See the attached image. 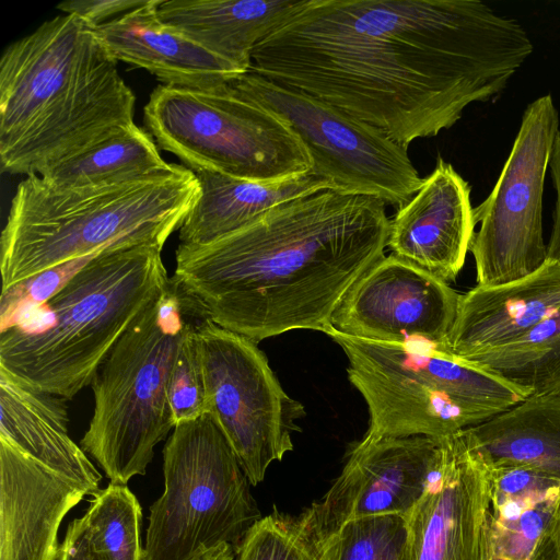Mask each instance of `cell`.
Returning <instances> with one entry per match:
<instances>
[{
    "label": "cell",
    "mask_w": 560,
    "mask_h": 560,
    "mask_svg": "<svg viewBox=\"0 0 560 560\" xmlns=\"http://www.w3.org/2000/svg\"><path fill=\"white\" fill-rule=\"evenodd\" d=\"M522 24L476 0H304L250 68L405 149L499 96L532 55Z\"/></svg>",
    "instance_id": "6da1fadb"
},
{
    "label": "cell",
    "mask_w": 560,
    "mask_h": 560,
    "mask_svg": "<svg viewBox=\"0 0 560 560\" xmlns=\"http://www.w3.org/2000/svg\"><path fill=\"white\" fill-rule=\"evenodd\" d=\"M388 232L381 199L319 190L214 242L179 244L173 278L210 320L256 343L295 329L325 334L385 256Z\"/></svg>",
    "instance_id": "7a4b0ae2"
},
{
    "label": "cell",
    "mask_w": 560,
    "mask_h": 560,
    "mask_svg": "<svg viewBox=\"0 0 560 560\" xmlns=\"http://www.w3.org/2000/svg\"><path fill=\"white\" fill-rule=\"evenodd\" d=\"M136 97L94 28L57 15L0 59L3 173L42 175L135 124Z\"/></svg>",
    "instance_id": "3957f363"
},
{
    "label": "cell",
    "mask_w": 560,
    "mask_h": 560,
    "mask_svg": "<svg viewBox=\"0 0 560 560\" xmlns=\"http://www.w3.org/2000/svg\"><path fill=\"white\" fill-rule=\"evenodd\" d=\"M162 248L129 244L98 255L48 302L0 331V370L22 385L73 398L168 288Z\"/></svg>",
    "instance_id": "277c9868"
},
{
    "label": "cell",
    "mask_w": 560,
    "mask_h": 560,
    "mask_svg": "<svg viewBox=\"0 0 560 560\" xmlns=\"http://www.w3.org/2000/svg\"><path fill=\"white\" fill-rule=\"evenodd\" d=\"M192 171L174 164L158 175L83 187L23 179L1 233L2 290L68 260L140 243L164 246L197 201Z\"/></svg>",
    "instance_id": "5b68a950"
},
{
    "label": "cell",
    "mask_w": 560,
    "mask_h": 560,
    "mask_svg": "<svg viewBox=\"0 0 560 560\" xmlns=\"http://www.w3.org/2000/svg\"><path fill=\"white\" fill-rule=\"evenodd\" d=\"M203 318L199 304L172 277L96 370L93 415L80 444L110 482L127 485L145 475L155 445L175 428L171 373L185 335Z\"/></svg>",
    "instance_id": "8992f818"
},
{
    "label": "cell",
    "mask_w": 560,
    "mask_h": 560,
    "mask_svg": "<svg viewBox=\"0 0 560 560\" xmlns=\"http://www.w3.org/2000/svg\"><path fill=\"white\" fill-rule=\"evenodd\" d=\"M325 334L343 350L349 381L366 402V440L454 434L528 397L432 348L359 339L332 327Z\"/></svg>",
    "instance_id": "52a82bcc"
},
{
    "label": "cell",
    "mask_w": 560,
    "mask_h": 560,
    "mask_svg": "<svg viewBox=\"0 0 560 560\" xmlns=\"http://www.w3.org/2000/svg\"><path fill=\"white\" fill-rule=\"evenodd\" d=\"M164 492L151 505L145 560L236 550L262 516L235 453L209 413L177 424L163 448Z\"/></svg>",
    "instance_id": "ba28073f"
},
{
    "label": "cell",
    "mask_w": 560,
    "mask_h": 560,
    "mask_svg": "<svg viewBox=\"0 0 560 560\" xmlns=\"http://www.w3.org/2000/svg\"><path fill=\"white\" fill-rule=\"evenodd\" d=\"M143 122L156 145L190 171L269 182L312 170L311 156L293 130L228 85L217 92L159 85L144 106Z\"/></svg>",
    "instance_id": "9c48e42d"
},
{
    "label": "cell",
    "mask_w": 560,
    "mask_h": 560,
    "mask_svg": "<svg viewBox=\"0 0 560 560\" xmlns=\"http://www.w3.org/2000/svg\"><path fill=\"white\" fill-rule=\"evenodd\" d=\"M226 85L280 117L306 148L312 171L330 180L334 189L373 196L399 208L420 188L423 178L407 149L375 127L250 71Z\"/></svg>",
    "instance_id": "30bf717a"
},
{
    "label": "cell",
    "mask_w": 560,
    "mask_h": 560,
    "mask_svg": "<svg viewBox=\"0 0 560 560\" xmlns=\"http://www.w3.org/2000/svg\"><path fill=\"white\" fill-rule=\"evenodd\" d=\"M206 412L221 429L252 486L293 450L303 405L290 397L258 343L209 318L196 328Z\"/></svg>",
    "instance_id": "8fae6325"
},
{
    "label": "cell",
    "mask_w": 560,
    "mask_h": 560,
    "mask_svg": "<svg viewBox=\"0 0 560 560\" xmlns=\"http://www.w3.org/2000/svg\"><path fill=\"white\" fill-rule=\"evenodd\" d=\"M552 96L525 108L511 153L490 195L474 208L470 245L479 287L522 279L548 259L542 235V197L552 147L559 131Z\"/></svg>",
    "instance_id": "7c38bea8"
},
{
    "label": "cell",
    "mask_w": 560,
    "mask_h": 560,
    "mask_svg": "<svg viewBox=\"0 0 560 560\" xmlns=\"http://www.w3.org/2000/svg\"><path fill=\"white\" fill-rule=\"evenodd\" d=\"M460 298L448 283L389 254L353 284L331 327L359 339L423 346L446 354Z\"/></svg>",
    "instance_id": "4fadbf2b"
},
{
    "label": "cell",
    "mask_w": 560,
    "mask_h": 560,
    "mask_svg": "<svg viewBox=\"0 0 560 560\" xmlns=\"http://www.w3.org/2000/svg\"><path fill=\"white\" fill-rule=\"evenodd\" d=\"M439 438L362 439L322 500L302 513L320 546L347 522L374 515L407 516L428 483Z\"/></svg>",
    "instance_id": "5bb4252c"
},
{
    "label": "cell",
    "mask_w": 560,
    "mask_h": 560,
    "mask_svg": "<svg viewBox=\"0 0 560 560\" xmlns=\"http://www.w3.org/2000/svg\"><path fill=\"white\" fill-rule=\"evenodd\" d=\"M406 517L415 560L490 559V477L463 430L441 436L424 492Z\"/></svg>",
    "instance_id": "9a60e30c"
},
{
    "label": "cell",
    "mask_w": 560,
    "mask_h": 560,
    "mask_svg": "<svg viewBox=\"0 0 560 560\" xmlns=\"http://www.w3.org/2000/svg\"><path fill=\"white\" fill-rule=\"evenodd\" d=\"M476 222L470 185L442 158L413 197L389 220L387 247L442 281H455Z\"/></svg>",
    "instance_id": "2e32d148"
},
{
    "label": "cell",
    "mask_w": 560,
    "mask_h": 560,
    "mask_svg": "<svg viewBox=\"0 0 560 560\" xmlns=\"http://www.w3.org/2000/svg\"><path fill=\"white\" fill-rule=\"evenodd\" d=\"M88 495L0 439V560H58V528Z\"/></svg>",
    "instance_id": "e0dca14e"
},
{
    "label": "cell",
    "mask_w": 560,
    "mask_h": 560,
    "mask_svg": "<svg viewBox=\"0 0 560 560\" xmlns=\"http://www.w3.org/2000/svg\"><path fill=\"white\" fill-rule=\"evenodd\" d=\"M560 310V262L547 259L535 272L462 294L445 353L463 361L509 345Z\"/></svg>",
    "instance_id": "ac0fdd59"
},
{
    "label": "cell",
    "mask_w": 560,
    "mask_h": 560,
    "mask_svg": "<svg viewBox=\"0 0 560 560\" xmlns=\"http://www.w3.org/2000/svg\"><path fill=\"white\" fill-rule=\"evenodd\" d=\"M162 0L124 13L94 28L110 55L155 75L165 85L217 92L242 72L158 16Z\"/></svg>",
    "instance_id": "d6986e66"
},
{
    "label": "cell",
    "mask_w": 560,
    "mask_h": 560,
    "mask_svg": "<svg viewBox=\"0 0 560 560\" xmlns=\"http://www.w3.org/2000/svg\"><path fill=\"white\" fill-rule=\"evenodd\" d=\"M69 422L68 399L22 385L0 370V439L95 497L102 476L71 439Z\"/></svg>",
    "instance_id": "ffe728a7"
},
{
    "label": "cell",
    "mask_w": 560,
    "mask_h": 560,
    "mask_svg": "<svg viewBox=\"0 0 560 560\" xmlns=\"http://www.w3.org/2000/svg\"><path fill=\"white\" fill-rule=\"evenodd\" d=\"M199 196L182 226L179 244L203 245L232 234L275 207L319 190L334 189L312 170L281 180H250L211 170L192 171Z\"/></svg>",
    "instance_id": "44dd1931"
},
{
    "label": "cell",
    "mask_w": 560,
    "mask_h": 560,
    "mask_svg": "<svg viewBox=\"0 0 560 560\" xmlns=\"http://www.w3.org/2000/svg\"><path fill=\"white\" fill-rule=\"evenodd\" d=\"M304 0H168L159 19L242 73L254 48L281 25Z\"/></svg>",
    "instance_id": "7402d4cb"
},
{
    "label": "cell",
    "mask_w": 560,
    "mask_h": 560,
    "mask_svg": "<svg viewBox=\"0 0 560 560\" xmlns=\"http://www.w3.org/2000/svg\"><path fill=\"white\" fill-rule=\"evenodd\" d=\"M463 435L488 470L523 467L560 478V396L527 397Z\"/></svg>",
    "instance_id": "603a6c76"
},
{
    "label": "cell",
    "mask_w": 560,
    "mask_h": 560,
    "mask_svg": "<svg viewBox=\"0 0 560 560\" xmlns=\"http://www.w3.org/2000/svg\"><path fill=\"white\" fill-rule=\"evenodd\" d=\"M151 135L132 124L42 176L57 187L122 183L172 170Z\"/></svg>",
    "instance_id": "cb8c5ba5"
},
{
    "label": "cell",
    "mask_w": 560,
    "mask_h": 560,
    "mask_svg": "<svg viewBox=\"0 0 560 560\" xmlns=\"http://www.w3.org/2000/svg\"><path fill=\"white\" fill-rule=\"evenodd\" d=\"M463 362L501 377L528 397L560 396V310L520 339Z\"/></svg>",
    "instance_id": "d4e9b609"
},
{
    "label": "cell",
    "mask_w": 560,
    "mask_h": 560,
    "mask_svg": "<svg viewBox=\"0 0 560 560\" xmlns=\"http://www.w3.org/2000/svg\"><path fill=\"white\" fill-rule=\"evenodd\" d=\"M560 491L491 502V555L509 560H559L555 514Z\"/></svg>",
    "instance_id": "484cf974"
},
{
    "label": "cell",
    "mask_w": 560,
    "mask_h": 560,
    "mask_svg": "<svg viewBox=\"0 0 560 560\" xmlns=\"http://www.w3.org/2000/svg\"><path fill=\"white\" fill-rule=\"evenodd\" d=\"M82 516L93 551L101 560H145L142 510L127 485L109 482Z\"/></svg>",
    "instance_id": "4316f807"
},
{
    "label": "cell",
    "mask_w": 560,
    "mask_h": 560,
    "mask_svg": "<svg viewBox=\"0 0 560 560\" xmlns=\"http://www.w3.org/2000/svg\"><path fill=\"white\" fill-rule=\"evenodd\" d=\"M320 560H415L408 520L383 514L349 521L323 545Z\"/></svg>",
    "instance_id": "83f0119b"
},
{
    "label": "cell",
    "mask_w": 560,
    "mask_h": 560,
    "mask_svg": "<svg viewBox=\"0 0 560 560\" xmlns=\"http://www.w3.org/2000/svg\"><path fill=\"white\" fill-rule=\"evenodd\" d=\"M322 546L303 513L275 509L245 535L235 560H320Z\"/></svg>",
    "instance_id": "f1b7e54d"
},
{
    "label": "cell",
    "mask_w": 560,
    "mask_h": 560,
    "mask_svg": "<svg viewBox=\"0 0 560 560\" xmlns=\"http://www.w3.org/2000/svg\"><path fill=\"white\" fill-rule=\"evenodd\" d=\"M106 250L65 261L3 289L0 298V331L12 326L23 314L48 302Z\"/></svg>",
    "instance_id": "f546056e"
},
{
    "label": "cell",
    "mask_w": 560,
    "mask_h": 560,
    "mask_svg": "<svg viewBox=\"0 0 560 560\" xmlns=\"http://www.w3.org/2000/svg\"><path fill=\"white\" fill-rule=\"evenodd\" d=\"M198 324L185 335L170 377L168 402L175 427L206 413L205 378L196 339Z\"/></svg>",
    "instance_id": "4dcf8cb0"
},
{
    "label": "cell",
    "mask_w": 560,
    "mask_h": 560,
    "mask_svg": "<svg viewBox=\"0 0 560 560\" xmlns=\"http://www.w3.org/2000/svg\"><path fill=\"white\" fill-rule=\"evenodd\" d=\"M152 0H74L65 1L57 5L66 14H74L95 27L105 23L107 18L118 13L148 5Z\"/></svg>",
    "instance_id": "1f68e13d"
},
{
    "label": "cell",
    "mask_w": 560,
    "mask_h": 560,
    "mask_svg": "<svg viewBox=\"0 0 560 560\" xmlns=\"http://www.w3.org/2000/svg\"><path fill=\"white\" fill-rule=\"evenodd\" d=\"M58 560H101L89 542L82 517L69 524Z\"/></svg>",
    "instance_id": "d6a6232c"
},
{
    "label": "cell",
    "mask_w": 560,
    "mask_h": 560,
    "mask_svg": "<svg viewBox=\"0 0 560 560\" xmlns=\"http://www.w3.org/2000/svg\"><path fill=\"white\" fill-rule=\"evenodd\" d=\"M549 170L556 190V203L551 235L547 244V256L548 259L560 262V129L552 147Z\"/></svg>",
    "instance_id": "836d02e7"
},
{
    "label": "cell",
    "mask_w": 560,
    "mask_h": 560,
    "mask_svg": "<svg viewBox=\"0 0 560 560\" xmlns=\"http://www.w3.org/2000/svg\"><path fill=\"white\" fill-rule=\"evenodd\" d=\"M235 556L233 546L221 544L198 553L191 560H234Z\"/></svg>",
    "instance_id": "e575fe53"
},
{
    "label": "cell",
    "mask_w": 560,
    "mask_h": 560,
    "mask_svg": "<svg viewBox=\"0 0 560 560\" xmlns=\"http://www.w3.org/2000/svg\"><path fill=\"white\" fill-rule=\"evenodd\" d=\"M555 540L557 545L558 557L560 560V497L558 499L555 514Z\"/></svg>",
    "instance_id": "d590c367"
},
{
    "label": "cell",
    "mask_w": 560,
    "mask_h": 560,
    "mask_svg": "<svg viewBox=\"0 0 560 560\" xmlns=\"http://www.w3.org/2000/svg\"><path fill=\"white\" fill-rule=\"evenodd\" d=\"M489 560H509V559L503 558V557H499V556L490 555V559Z\"/></svg>",
    "instance_id": "8d00e7d4"
}]
</instances>
